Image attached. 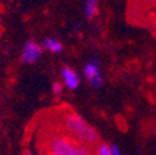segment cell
<instances>
[{"mask_svg": "<svg viewBox=\"0 0 156 155\" xmlns=\"http://www.w3.org/2000/svg\"><path fill=\"white\" fill-rule=\"evenodd\" d=\"M23 155H34V154H32L31 151H28V149H27V151H24V152H23Z\"/></svg>", "mask_w": 156, "mask_h": 155, "instance_id": "7c38bea8", "label": "cell"}, {"mask_svg": "<svg viewBox=\"0 0 156 155\" xmlns=\"http://www.w3.org/2000/svg\"><path fill=\"white\" fill-rule=\"evenodd\" d=\"M42 46L35 41H28L21 50V61L24 65H34L42 57Z\"/></svg>", "mask_w": 156, "mask_h": 155, "instance_id": "3957f363", "label": "cell"}, {"mask_svg": "<svg viewBox=\"0 0 156 155\" xmlns=\"http://www.w3.org/2000/svg\"><path fill=\"white\" fill-rule=\"evenodd\" d=\"M48 152L49 155H77V146L73 138L67 134L55 133L48 140Z\"/></svg>", "mask_w": 156, "mask_h": 155, "instance_id": "7a4b0ae2", "label": "cell"}, {"mask_svg": "<svg viewBox=\"0 0 156 155\" xmlns=\"http://www.w3.org/2000/svg\"><path fill=\"white\" fill-rule=\"evenodd\" d=\"M53 94L55 95H60L63 92V90H64V84L63 83H53Z\"/></svg>", "mask_w": 156, "mask_h": 155, "instance_id": "30bf717a", "label": "cell"}, {"mask_svg": "<svg viewBox=\"0 0 156 155\" xmlns=\"http://www.w3.org/2000/svg\"><path fill=\"white\" fill-rule=\"evenodd\" d=\"M42 46L50 53H60L63 50V43L56 38H46L43 39Z\"/></svg>", "mask_w": 156, "mask_h": 155, "instance_id": "52a82bcc", "label": "cell"}, {"mask_svg": "<svg viewBox=\"0 0 156 155\" xmlns=\"http://www.w3.org/2000/svg\"><path fill=\"white\" fill-rule=\"evenodd\" d=\"M95 155H113L112 146L105 141H99L95 146Z\"/></svg>", "mask_w": 156, "mask_h": 155, "instance_id": "ba28073f", "label": "cell"}, {"mask_svg": "<svg viewBox=\"0 0 156 155\" xmlns=\"http://www.w3.org/2000/svg\"><path fill=\"white\" fill-rule=\"evenodd\" d=\"M84 76L92 88H101L103 85V77L101 74V68L98 60L88 61L84 67Z\"/></svg>", "mask_w": 156, "mask_h": 155, "instance_id": "277c9868", "label": "cell"}, {"mask_svg": "<svg viewBox=\"0 0 156 155\" xmlns=\"http://www.w3.org/2000/svg\"><path fill=\"white\" fill-rule=\"evenodd\" d=\"M60 127L70 138L78 144H84L87 147H95L101 141L99 133L94 126H91L81 115L68 109L60 115Z\"/></svg>", "mask_w": 156, "mask_h": 155, "instance_id": "6da1fadb", "label": "cell"}, {"mask_svg": "<svg viewBox=\"0 0 156 155\" xmlns=\"http://www.w3.org/2000/svg\"><path fill=\"white\" fill-rule=\"evenodd\" d=\"M152 3H153V6H156V0H152Z\"/></svg>", "mask_w": 156, "mask_h": 155, "instance_id": "4fadbf2b", "label": "cell"}, {"mask_svg": "<svg viewBox=\"0 0 156 155\" xmlns=\"http://www.w3.org/2000/svg\"><path fill=\"white\" fill-rule=\"evenodd\" d=\"M77 155H95V152H92L91 147H87V146H84V144H78Z\"/></svg>", "mask_w": 156, "mask_h": 155, "instance_id": "9c48e42d", "label": "cell"}, {"mask_svg": "<svg viewBox=\"0 0 156 155\" xmlns=\"http://www.w3.org/2000/svg\"><path fill=\"white\" fill-rule=\"evenodd\" d=\"M98 10H99V0H85L84 4L85 18L92 20L98 14Z\"/></svg>", "mask_w": 156, "mask_h": 155, "instance_id": "8992f818", "label": "cell"}, {"mask_svg": "<svg viewBox=\"0 0 156 155\" xmlns=\"http://www.w3.org/2000/svg\"><path fill=\"white\" fill-rule=\"evenodd\" d=\"M112 146V151H113V155H124L123 152L120 151V148L116 146V144H110Z\"/></svg>", "mask_w": 156, "mask_h": 155, "instance_id": "8fae6325", "label": "cell"}, {"mask_svg": "<svg viewBox=\"0 0 156 155\" xmlns=\"http://www.w3.org/2000/svg\"><path fill=\"white\" fill-rule=\"evenodd\" d=\"M62 80H63L64 87L71 91L77 90V88L80 87V83H81L78 74L71 67H68V66H64V67L62 68Z\"/></svg>", "mask_w": 156, "mask_h": 155, "instance_id": "5b68a950", "label": "cell"}]
</instances>
